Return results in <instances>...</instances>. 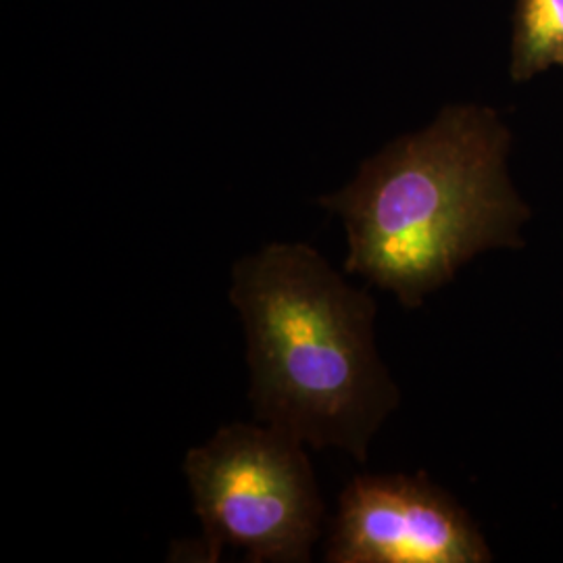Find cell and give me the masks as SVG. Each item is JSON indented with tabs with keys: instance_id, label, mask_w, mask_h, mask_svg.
<instances>
[{
	"instance_id": "cell-1",
	"label": "cell",
	"mask_w": 563,
	"mask_h": 563,
	"mask_svg": "<svg viewBox=\"0 0 563 563\" xmlns=\"http://www.w3.org/2000/svg\"><path fill=\"white\" fill-rule=\"evenodd\" d=\"M507 128L476 104L446 107L422 132L390 142L320 199L344 223V269L420 307L463 263L514 244L530 213L507 178Z\"/></svg>"
},
{
	"instance_id": "cell-2",
	"label": "cell",
	"mask_w": 563,
	"mask_h": 563,
	"mask_svg": "<svg viewBox=\"0 0 563 563\" xmlns=\"http://www.w3.org/2000/svg\"><path fill=\"white\" fill-rule=\"evenodd\" d=\"M255 416L302 444L365 462L399 390L374 336L376 302L305 242H269L232 267Z\"/></svg>"
},
{
	"instance_id": "cell-3",
	"label": "cell",
	"mask_w": 563,
	"mask_h": 563,
	"mask_svg": "<svg viewBox=\"0 0 563 563\" xmlns=\"http://www.w3.org/2000/svg\"><path fill=\"white\" fill-rule=\"evenodd\" d=\"M205 560L223 547L253 563H307L322 539L323 505L307 444L269 423H228L184 457Z\"/></svg>"
},
{
	"instance_id": "cell-4",
	"label": "cell",
	"mask_w": 563,
	"mask_h": 563,
	"mask_svg": "<svg viewBox=\"0 0 563 563\" xmlns=\"http://www.w3.org/2000/svg\"><path fill=\"white\" fill-rule=\"evenodd\" d=\"M330 563L490 562L478 526L423 474H363L339 495L328 526Z\"/></svg>"
},
{
	"instance_id": "cell-5",
	"label": "cell",
	"mask_w": 563,
	"mask_h": 563,
	"mask_svg": "<svg viewBox=\"0 0 563 563\" xmlns=\"http://www.w3.org/2000/svg\"><path fill=\"white\" fill-rule=\"evenodd\" d=\"M563 57V0H518L511 78L530 80Z\"/></svg>"
},
{
	"instance_id": "cell-6",
	"label": "cell",
	"mask_w": 563,
	"mask_h": 563,
	"mask_svg": "<svg viewBox=\"0 0 563 563\" xmlns=\"http://www.w3.org/2000/svg\"><path fill=\"white\" fill-rule=\"evenodd\" d=\"M560 65H562V67H563V57H562V60H560Z\"/></svg>"
}]
</instances>
